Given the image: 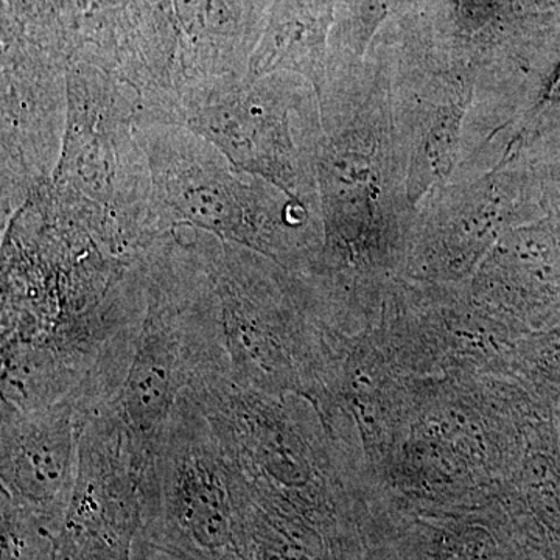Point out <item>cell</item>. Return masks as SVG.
Here are the masks:
<instances>
[{
  "label": "cell",
  "mask_w": 560,
  "mask_h": 560,
  "mask_svg": "<svg viewBox=\"0 0 560 560\" xmlns=\"http://www.w3.org/2000/svg\"><path fill=\"white\" fill-rule=\"evenodd\" d=\"M139 259H120L47 184L2 226V404L49 407L142 319Z\"/></svg>",
  "instance_id": "6da1fadb"
},
{
  "label": "cell",
  "mask_w": 560,
  "mask_h": 560,
  "mask_svg": "<svg viewBox=\"0 0 560 560\" xmlns=\"http://www.w3.org/2000/svg\"><path fill=\"white\" fill-rule=\"evenodd\" d=\"M540 416L512 375L415 378L370 486L422 500L500 492Z\"/></svg>",
  "instance_id": "7a4b0ae2"
},
{
  "label": "cell",
  "mask_w": 560,
  "mask_h": 560,
  "mask_svg": "<svg viewBox=\"0 0 560 560\" xmlns=\"http://www.w3.org/2000/svg\"><path fill=\"white\" fill-rule=\"evenodd\" d=\"M205 246L231 382L316 407L355 334L304 276L209 232Z\"/></svg>",
  "instance_id": "3957f363"
},
{
  "label": "cell",
  "mask_w": 560,
  "mask_h": 560,
  "mask_svg": "<svg viewBox=\"0 0 560 560\" xmlns=\"http://www.w3.org/2000/svg\"><path fill=\"white\" fill-rule=\"evenodd\" d=\"M145 312L130 363L108 404L132 438L156 455L184 394L231 381L230 359L210 282L205 234L175 228L140 257Z\"/></svg>",
  "instance_id": "277c9868"
},
{
  "label": "cell",
  "mask_w": 560,
  "mask_h": 560,
  "mask_svg": "<svg viewBox=\"0 0 560 560\" xmlns=\"http://www.w3.org/2000/svg\"><path fill=\"white\" fill-rule=\"evenodd\" d=\"M68 120L49 183L103 248L139 259L162 234L145 151L136 135L138 97L108 70H66Z\"/></svg>",
  "instance_id": "5b68a950"
},
{
  "label": "cell",
  "mask_w": 560,
  "mask_h": 560,
  "mask_svg": "<svg viewBox=\"0 0 560 560\" xmlns=\"http://www.w3.org/2000/svg\"><path fill=\"white\" fill-rule=\"evenodd\" d=\"M149 162L151 200L164 232L194 228L237 243L305 275L320 245L301 201L279 200L272 184L237 171L219 149L183 125L136 121Z\"/></svg>",
  "instance_id": "8992f818"
},
{
  "label": "cell",
  "mask_w": 560,
  "mask_h": 560,
  "mask_svg": "<svg viewBox=\"0 0 560 560\" xmlns=\"http://www.w3.org/2000/svg\"><path fill=\"white\" fill-rule=\"evenodd\" d=\"M250 495L312 515H341L364 485L301 396H270L221 381L190 394Z\"/></svg>",
  "instance_id": "52a82bcc"
},
{
  "label": "cell",
  "mask_w": 560,
  "mask_h": 560,
  "mask_svg": "<svg viewBox=\"0 0 560 560\" xmlns=\"http://www.w3.org/2000/svg\"><path fill=\"white\" fill-rule=\"evenodd\" d=\"M140 536L194 560H248L237 477L189 393L158 444Z\"/></svg>",
  "instance_id": "ba28073f"
},
{
  "label": "cell",
  "mask_w": 560,
  "mask_h": 560,
  "mask_svg": "<svg viewBox=\"0 0 560 560\" xmlns=\"http://www.w3.org/2000/svg\"><path fill=\"white\" fill-rule=\"evenodd\" d=\"M302 94L276 73L228 81L190 95L164 124L183 125L224 154L237 171L268 180L301 201L307 161L293 136L291 116Z\"/></svg>",
  "instance_id": "9c48e42d"
},
{
  "label": "cell",
  "mask_w": 560,
  "mask_h": 560,
  "mask_svg": "<svg viewBox=\"0 0 560 560\" xmlns=\"http://www.w3.org/2000/svg\"><path fill=\"white\" fill-rule=\"evenodd\" d=\"M66 65L9 39L2 61V226L49 183L60 161L68 86Z\"/></svg>",
  "instance_id": "30bf717a"
},
{
  "label": "cell",
  "mask_w": 560,
  "mask_h": 560,
  "mask_svg": "<svg viewBox=\"0 0 560 560\" xmlns=\"http://www.w3.org/2000/svg\"><path fill=\"white\" fill-rule=\"evenodd\" d=\"M90 408L81 388L38 410L21 411L2 404V495L58 529L75 488L81 433Z\"/></svg>",
  "instance_id": "8fae6325"
},
{
  "label": "cell",
  "mask_w": 560,
  "mask_h": 560,
  "mask_svg": "<svg viewBox=\"0 0 560 560\" xmlns=\"http://www.w3.org/2000/svg\"><path fill=\"white\" fill-rule=\"evenodd\" d=\"M512 377L560 433V327L517 342Z\"/></svg>",
  "instance_id": "7c38bea8"
},
{
  "label": "cell",
  "mask_w": 560,
  "mask_h": 560,
  "mask_svg": "<svg viewBox=\"0 0 560 560\" xmlns=\"http://www.w3.org/2000/svg\"><path fill=\"white\" fill-rule=\"evenodd\" d=\"M2 560H50L58 528L2 495Z\"/></svg>",
  "instance_id": "4fadbf2b"
},
{
  "label": "cell",
  "mask_w": 560,
  "mask_h": 560,
  "mask_svg": "<svg viewBox=\"0 0 560 560\" xmlns=\"http://www.w3.org/2000/svg\"><path fill=\"white\" fill-rule=\"evenodd\" d=\"M50 560H131V556L109 550L101 545L75 539L58 529Z\"/></svg>",
  "instance_id": "5bb4252c"
},
{
  "label": "cell",
  "mask_w": 560,
  "mask_h": 560,
  "mask_svg": "<svg viewBox=\"0 0 560 560\" xmlns=\"http://www.w3.org/2000/svg\"><path fill=\"white\" fill-rule=\"evenodd\" d=\"M131 560H194L186 558V556L178 555V552L168 550V548L161 547L143 536L136 537L135 545H132Z\"/></svg>",
  "instance_id": "9a60e30c"
},
{
  "label": "cell",
  "mask_w": 560,
  "mask_h": 560,
  "mask_svg": "<svg viewBox=\"0 0 560 560\" xmlns=\"http://www.w3.org/2000/svg\"><path fill=\"white\" fill-rule=\"evenodd\" d=\"M548 98H551V101H560V69L551 81L550 90H548Z\"/></svg>",
  "instance_id": "2e32d148"
}]
</instances>
